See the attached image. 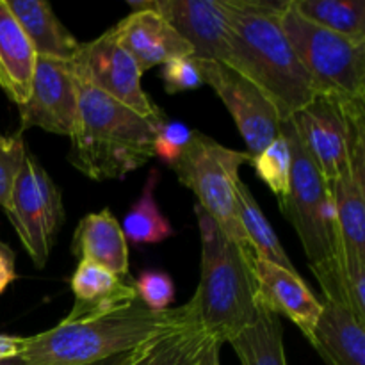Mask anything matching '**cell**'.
<instances>
[{
	"mask_svg": "<svg viewBox=\"0 0 365 365\" xmlns=\"http://www.w3.org/2000/svg\"><path fill=\"white\" fill-rule=\"evenodd\" d=\"M225 2L230 32L221 63L255 84L277 107L282 121L291 120L312 102L316 91L280 24L289 2Z\"/></svg>",
	"mask_w": 365,
	"mask_h": 365,
	"instance_id": "6da1fadb",
	"label": "cell"
},
{
	"mask_svg": "<svg viewBox=\"0 0 365 365\" xmlns=\"http://www.w3.org/2000/svg\"><path fill=\"white\" fill-rule=\"evenodd\" d=\"M200 324L196 309L185 305L155 312L139 299L93 319L64 323L27 337L25 365H89L145 348L164 335Z\"/></svg>",
	"mask_w": 365,
	"mask_h": 365,
	"instance_id": "7a4b0ae2",
	"label": "cell"
},
{
	"mask_svg": "<svg viewBox=\"0 0 365 365\" xmlns=\"http://www.w3.org/2000/svg\"><path fill=\"white\" fill-rule=\"evenodd\" d=\"M163 121L164 116L145 118L78 82L77 120L68 160L91 180L127 177L155 157L153 138Z\"/></svg>",
	"mask_w": 365,
	"mask_h": 365,
	"instance_id": "3957f363",
	"label": "cell"
},
{
	"mask_svg": "<svg viewBox=\"0 0 365 365\" xmlns=\"http://www.w3.org/2000/svg\"><path fill=\"white\" fill-rule=\"evenodd\" d=\"M280 132L291 148L292 166L289 192L278 200V209L294 227L305 255L309 257L310 269L323 289L324 299L348 305L341 245L328 182L303 148L291 120L282 121Z\"/></svg>",
	"mask_w": 365,
	"mask_h": 365,
	"instance_id": "277c9868",
	"label": "cell"
},
{
	"mask_svg": "<svg viewBox=\"0 0 365 365\" xmlns=\"http://www.w3.org/2000/svg\"><path fill=\"white\" fill-rule=\"evenodd\" d=\"M280 24L316 95L330 96L342 106L365 107V41L314 25L292 9L291 0L282 11Z\"/></svg>",
	"mask_w": 365,
	"mask_h": 365,
	"instance_id": "5b68a950",
	"label": "cell"
},
{
	"mask_svg": "<svg viewBox=\"0 0 365 365\" xmlns=\"http://www.w3.org/2000/svg\"><path fill=\"white\" fill-rule=\"evenodd\" d=\"M253 250L228 242L223 257L202 271L200 285L191 298L200 327L214 342L223 346L259 319L260 309L253 277Z\"/></svg>",
	"mask_w": 365,
	"mask_h": 365,
	"instance_id": "8992f818",
	"label": "cell"
},
{
	"mask_svg": "<svg viewBox=\"0 0 365 365\" xmlns=\"http://www.w3.org/2000/svg\"><path fill=\"white\" fill-rule=\"evenodd\" d=\"M246 163H250L246 152L227 148L196 130L173 171L182 185L195 192L198 205L220 223L227 237L242 250H252L235 207V187L241 180L239 170Z\"/></svg>",
	"mask_w": 365,
	"mask_h": 365,
	"instance_id": "52a82bcc",
	"label": "cell"
},
{
	"mask_svg": "<svg viewBox=\"0 0 365 365\" xmlns=\"http://www.w3.org/2000/svg\"><path fill=\"white\" fill-rule=\"evenodd\" d=\"M4 210L32 264L45 267L66 210L59 187L32 153L25 155Z\"/></svg>",
	"mask_w": 365,
	"mask_h": 365,
	"instance_id": "ba28073f",
	"label": "cell"
},
{
	"mask_svg": "<svg viewBox=\"0 0 365 365\" xmlns=\"http://www.w3.org/2000/svg\"><path fill=\"white\" fill-rule=\"evenodd\" d=\"M291 123L324 180H337L351 171L353 145L365 138V107L342 106L330 96L316 95Z\"/></svg>",
	"mask_w": 365,
	"mask_h": 365,
	"instance_id": "9c48e42d",
	"label": "cell"
},
{
	"mask_svg": "<svg viewBox=\"0 0 365 365\" xmlns=\"http://www.w3.org/2000/svg\"><path fill=\"white\" fill-rule=\"evenodd\" d=\"M70 64L75 78L82 84L106 93L145 118L163 116L143 89L141 68L120 45L113 27L93 41L81 43Z\"/></svg>",
	"mask_w": 365,
	"mask_h": 365,
	"instance_id": "30bf717a",
	"label": "cell"
},
{
	"mask_svg": "<svg viewBox=\"0 0 365 365\" xmlns=\"http://www.w3.org/2000/svg\"><path fill=\"white\" fill-rule=\"evenodd\" d=\"M196 59V57H195ZM203 84L214 89L246 143L250 157L262 152L280 134V114L255 84L221 61L196 59Z\"/></svg>",
	"mask_w": 365,
	"mask_h": 365,
	"instance_id": "8fae6325",
	"label": "cell"
},
{
	"mask_svg": "<svg viewBox=\"0 0 365 365\" xmlns=\"http://www.w3.org/2000/svg\"><path fill=\"white\" fill-rule=\"evenodd\" d=\"M78 107V82L70 61L36 57L31 95L20 109V132L41 128L57 135L73 132Z\"/></svg>",
	"mask_w": 365,
	"mask_h": 365,
	"instance_id": "7c38bea8",
	"label": "cell"
},
{
	"mask_svg": "<svg viewBox=\"0 0 365 365\" xmlns=\"http://www.w3.org/2000/svg\"><path fill=\"white\" fill-rule=\"evenodd\" d=\"M132 11L152 9L191 45L196 59L221 61L230 20L225 0H152L128 2Z\"/></svg>",
	"mask_w": 365,
	"mask_h": 365,
	"instance_id": "4fadbf2b",
	"label": "cell"
},
{
	"mask_svg": "<svg viewBox=\"0 0 365 365\" xmlns=\"http://www.w3.org/2000/svg\"><path fill=\"white\" fill-rule=\"evenodd\" d=\"M253 277L260 309L278 317H287L310 341L323 303L314 296L298 271L253 259Z\"/></svg>",
	"mask_w": 365,
	"mask_h": 365,
	"instance_id": "5bb4252c",
	"label": "cell"
},
{
	"mask_svg": "<svg viewBox=\"0 0 365 365\" xmlns=\"http://www.w3.org/2000/svg\"><path fill=\"white\" fill-rule=\"evenodd\" d=\"M113 31L120 45L134 57L143 73L173 57L195 56L191 45L152 9L132 11L114 25Z\"/></svg>",
	"mask_w": 365,
	"mask_h": 365,
	"instance_id": "9a60e30c",
	"label": "cell"
},
{
	"mask_svg": "<svg viewBox=\"0 0 365 365\" xmlns=\"http://www.w3.org/2000/svg\"><path fill=\"white\" fill-rule=\"evenodd\" d=\"M70 284L75 303L63 319L64 323L93 319L128 307L138 299L132 282L88 260L78 262Z\"/></svg>",
	"mask_w": 365,
	"mask_h": 365,
	"instance_id": "2e32d148",
	"label": "cell"
},
{
	"mask_svg": "<svg viewBox=\"0 0 365 365\" xmlns=\"http://www.w3.org/2000/svg\"><path fill=\"white\" fill-rule=\"evenodd\" d=\"M310 344L324 365H365V324L348 305L323 298Z\"/></svg>",
	"mask_w": 365,
	"mask_h": 365,
	"instance_id": "e0dca14e",
	"label": "cell"
},
{
	"mask_svg": "<svg viewBox=\"0 0 365 365\" xmlns=\"http://www.w3.org/2000/svg\"><path fill=\"white\" fill-rule=\"evenodd\" d=\"M71 253L78 262L88 260L118 277H128V242L109 209L88 214L78 221L71 239Z\"/></svg>",
	"mask_w": 365,
	"mask_h": 365,
	"instance_id": "ac0fdd59",
	"label": "cell"
},
{
	"mask_svg": "<svg viewBox=\"0 0 365 365\" xmlns=\"http://www.w3.org/2000/svg\"><path fill=\"white\" fill-rule=\"evenodd\" d=\"M36 52L24 29L0 0V88L16 106L27 102L31 95Z\"/></svg>",
	"mask_w": 365,
	"mask_h": 365,
	"instance_id": "d6986e66",
	"label": "cell"
},
{
	"mask_svg": "<svg viewBox=\"0 0 365 365\" xmlns=\"http://www.w3.org/2000/svg\"><path fill=\"white\" fill-rule=\"evenodd\" d=\"M25 36L34 48L36 57L71 61L81 43L59 21L52 6L45 0H6Z\"/></svg>",
	"mask_w": 365,
	"mask_h": 365,
	"instance_id": "ffe728a7",
	"label": "cell"
},
{
	"mask_svg": "<svg viewBox=\"0 0 365 365\" xmlns=\"http://www.w3.org/2000/svg\"><path fill=\"white\" fill-rule=\"evenodd\" d=\"M341 257L365 260V170L351 168L348 175L328 182Z\"/></svg>",
	"mask_w": 365,
	"mask_h": 365,
	"instance_id": "44dd1931",
	"label": "cell"
},
{
	"mask_svg": "<svg viewBox=\"0 0 365 365\" xmlns=\"http://www.w3.org/2000/svg\"><path fill=\"white\" fill-rule=\"evenodd\" d=\"M235 207H237L239 223H241L246 239H248L250 246L255 252L257 259L277 264L284 269L296 271L294 264L289 259L277 232L273 230L266 214L262 212V209L257 203L253 192L250 191V187L242 180H239L237 187H235Z\"/></svg>",
	"mask_w": 365,
	"mask_h": 365,
	"instance_id": "7402d4cb",
	"label": "cell"
},
{
	"mask_svg": "<svg viewBox=\"0 0 365 365\" xmlns=\"http://www.w3.org/2000/svg\"><path fill=\"white\" fill-rule=\"evenodd\" d=\"M157 184H159V171L152 170L138 202L125 214L121 230H123L127 242H132L135 246L160 245L166 239L173 237V225L160 212L155 202Z\"/></svg>",
	"mask_w": 365,
	"mask_h": 365,
	"instance_id": "603a6c76",
	"label": "cell"
},
{
	"mask_svg": "<svg viewBox=\"0 0 365 365\" xmlns=\"http://www.w3.org/2000/svg\"><path fill=\"white\" fill-rule=\"evenodd\" d=\"M228 344L241 365H287L280 317L262 310L259 319Z\"/></svg>",
	"mask_w": 365,
	"mask_h": 365,
	"instance_id": "cb8c5ba5",
	"label": "cell"
},
{
	"mask_svg": "<svg viewBox=\"0 0 365 365\" xmlns=\"http://www.w3.org/2000/svg\"><path fill=\"white\" fill-rule=\"evenodd\" d=\"M291 6L314 25L353 41H365L364 0H291Z\"/></svg>",
	"mask_w": 365,
	"mask_h": 365,
	"instance_id": "d4e9b609",
	"label": "cell"
},
{
	"mask_svg": "<svg viewBox=\"0 0 365 365\" xmlns=\"http://www.w3.org/2000/svg\"><path fill=\"white\" fill-rule=\"evenodd\" d=\"M210 342L203 328L195 324L152 342L134 365H198Z\"/></svg>",
	"mask_w": 365,
	"mask_h": 365,
	"instance_id": "484cf974",
	"label": "cell"
},
{
	"mask_svg": "<svg viewBox=\"0 0 365 365\" xmlns=\"http://www.w3.org/2000/svg\"><path fill=\"white\" fill-rule=\"evenodd\" d=\"M250 164L255 170L257 177L277 195L278 200L287 195L292 159L289 143L282 132L262 152L250 157Z\"/></svg>",
	"mask_w": 365,
	"mask_h": 365,
	"instance_id": "4316f807",
	"label": "cell"
},
{
	"mask_svg": "<svg viewBox=\"0 0 365 365\" xmlns=\"http://www.w3.org/2000/svg\"><path fill=\"white\" fill-rule=\"evenodd\" d=\"M196 130L189 128L182 121H168L157 127L155 138H153V155L159 157L163 163L173 168L178 163L187 146L191 145Z\"/></svg>",
	"mask_w": 365,
	"mask_h": 365,
	"instance_id": "83f0119b",
	"label": "cell"
},
{
	"mask_svg": "<svg viewBox=\"0 0 365 365\" xmlns=\"http://www.w3.org/2000/svg\"><path fill=\"white\" fill-rule=\"evenodd\" d=\"M27 155L21 132L0 135V207L6 209L16 175Z\"/></svg>",
	"mask_w": 365,
	"mask_h": 365,
	"instance_id": "f1b7e54d",
	"label": "cell"
},
{
	"mask_svg": "<svg viewBox=\"0 0 365 365\" xmlns=\"http://www.w3.org/2000/svg\"><path fill=\"white\" fill-rule=\"evenodd\" d=\"M135 296L150 310L163 312L175 302V284L164 271H145L134 282Z\"/></svg>",
	"mask_w": 365,
	"mask_h": 365,
	"instance_id": "f546056e",
	"label": "cell"
},
{
	"mask_svg": "<svg viewBox=\"0 0 365 365\" xmlns=\"http://www.w3.org/2000/svg\"><path fill=\"white\" fill-rule=\"evenodd\" d=\"M160 78L164 82V89L170 95L177 93L195 91L203 86V78L200 75L198 64L192 56L173 57L160 64Z\"/></svg>",
	"mask_w": 365,
	"mask_h": 365,
	"instance_id": "4dcf8cb0",
	"label": "cell"
},
{
	"mask_svg": "<svg viewBox=\"0 0 365 365\" xmlns=\"http://www.w3.org/2000/svg\"><path fill=\"white\" fill-rule=\"evenodd\" d=\"M195 212L200 227V239H202V264H200V271H205L223 257L230 239L227 237L220 223L203 207H200L198 203L195 205Z\"/></svg>",
	"mask_w": 365,
	"mask_h": 365,
	"instance_id": "1f68e13d",
	"label": "cell"
},
{
	"mask_svg": "<svg viewBox=\"0 0 365 365\" xmlns=\"http://www.w3.org/2000/svg\"><path fill=\"white\" fill-rule=\"evenodd\" d=\"M14 252L0 241V294L16 280V266H14Z\"/></svg>",
	"mask_w": 365,
	"mask_h": 365,
	"instance_id": "d6a6232c",
	"label": "cell"
},
{
	"mask_svg": "<svg viewBox=\"0 0 365 365\" xmlns=\"http://www.w3.org/2000/svg\"><path fill=\"white\" fill-rule=\"evenodd\" d=\"M27 337H16V335L0 334V360L21 356L25 349Z\"/></svg>",
	"mask_w": 365,
	"mask_h": 365,
	"instance_id": "836d02e7",
	"label": "cell"
},
{
	"mask_svg": "<svg viewBox=\"0 0 365 365\" xmlns=\"http://www.w3.org/2000/svg\"><path fill=\"white\" fill-rule=\"evenodd\" d=\"M148 346H145V348L134 349V351L123 353V355H116V356H113V359L102 360V362L89 364V365H134L139 360V356L143 355V351H145V349L148 348Z\"/></svg>",
	"mask_w": 365,
	"mask_h": 365,
	"instance_id": "e575fe53",
	"label": "cell"
},
{
	"mask_svg": "<svg viewBox=\"0 0 365 365\" xmlns=\"http://www.w3.org/2000/svg\"><path fill=\"white\" fill-rule=\"evenodd\" d=\"M220 353H221V344H217V342H210L209 348L203 351L202 359H200L198 365H221V360H220Z\"/></svg>",
	"mask_w": 365,
	"mask_h": 365,
	"instance_id": "d590c367",
	"label": "cell"
},
{
	"mask_svg": "<svg viewBox=\"0 0 365 365\" xmlns=\"http://www.w3.org/2000/svg\"><path fill=\"white\" fill-rule=\"evenodd\" d=\"M0 365H25V362H24V359H21V356H14V359L0 360Z\"/></svg>",
	"mask_w": 365,
	"mask_h": 365,
	"instance_id": "8d00e7d4",
	"label": "cell"
}]
</instances>
